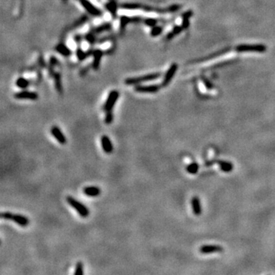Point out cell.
<instances>
[{"label": "cell", "mask_w": 275, "mask_h": 275, "mask_svg": "<svg viewBox=\"0 0 275 275\" xmlns=\"http://www.w3.org/2000/svg\"><path fill=\"white\" fill-rule=\"evenodd\" d=\"M66 201L73 209L79 214L81 218H87L89 215V210L84 204L79 202L77 199L73 198L71 196H67L66 197Z\"/></svg>", "instance_id": "cell-1"}, {"label": "cell", "mask_w": 275, "mask_h": 275, "mask_svg": "<svg viewBox=\"0 0 275 275\" xmlns=\"http://www.w3.org/2000/svg\"><path fill=\"white\" fill-rule=\"evenodd\" d=\"M160 73H148V74L142 75L139 76H134V77H129L125 79V84L126 85H138L139 84L148 81L155 80L161 77Z\"/></svg>", "instance_id": "cell-2"}, {"label": "cell", "mask_w": 275, "mask_h": 275, "mask_svg": "<svg viewBox=\"0 0 275 275\" xmlns=\"http://www.w3.org/2000/svg\"><path fill=\"white\" fill-rule=\"evenodd\" d=\"M266 49V47L263 45H240L236 47L238 52L264 53Z\"/></svg>", "instance_id": "cell-3"}, {"label": "cell", "mask_w": 275, "mask_h": 275, "mask_svg": "<svg viewBox=\"0 0 275 275\" xmlns=\"http://www.w3.org/2000/svg\"><path fill=\"white\" fill-rule=\"evenodd\" d=\"M119 97V93L117 90H112L109 93L108 97L106 99V102H105L102 109L104 112H109L112 110L113 107L115 106V102H117L118 99Z\"/></svg>", "instance_id": "cell-4"}, {"label": "cell", "mask_w": 275, "mask_h": 275, "mask_svg": "<svg viewBox=\"0 0 275 275\" xmlns=\"http://www.w3.org/2000/svg\"><path fill=\"white\" fill-rule=\"evenodd\" d=\"M79 1H80L81 6L84 7V9L93 16L99 17L102 15V11L96 7L92 2H89V0H79Z\"/></svg>", "instance_id": "cell-5"}, {"label": "cell", "mask_w": 275, "mask_h": 275, "mask_svg": "<svg viewBox=\"0 0 275 275\" xmlns=\"http://www.w3.org/2000/svg\"><path fill=\"white\" fill-rule=\"evenodd\" d=\"M16 99H21V100H32L35 101L38 99V94L35 92L28 91V90H22V91L18 92L14 95Z\"/></svg>", "instance_id": "cell-6"}, {"label": "cell", "mask_w": 275, "mask_h": 275, "mask_svg": "<svg viewBox=\"0 0 275 275\" xmlns=\"http://www.w3.org/2000/svg\"><path fill=\"white\" fill-rule=\"evenodd\" d=\"M177 69H178V65H177V63L171 64V67H169V69H168L167 71V72H166L165 75H164V80L162 81L161 86L163 87L167 86L170 84V82H171V80L173 79V76H174L175 73L177 71Z\"/></svg>", "instance_id": "cell-7"}, {"label": "cell", "mask_w": 275, "mask_h": 275, "mask_svg": "<svg viewBox=\"0 0 275 275\" xmlns=\"http://www.w3.org/2000/svg\"><path fill=\"white\" fill-rule=\"evenodd\" d=\"M160 86L156 85H148L141 86L137 85L135 86V91L140 93H155L160 89Z\"/></svg>", "instance_id": "cell-8"}, {"label": "cell", "mask_w": 275, "mask_h": 275, "mask_svg": "<svg viewBox=\"0 0 275 275\" xmlns=\"http://www.w3.org/2000/svg\"><path fill=\"white\" fill-rule=\"evenodd\" d=\"M50 133L52 135L53 137L58 141V143L60 145H65L67 143V138L65 135H63L62 131L60 129V128L57 125H54L50 128Z\"/></svg>", "instance_id": "cell-9"}, {"label": "cell", "mask_w": 275, "mask_h": 275, "mask_svg": "<svg viewBox=\"0 0 275 275\" xmlns=\"http://www.w3.org/2000/svg\"><path fill=\"white\" fill-rule=\"evenodd\" d=\"M101 145L102 148L106 154H111L113 151V145L111 140L107 135H102L101 137Z\"/></svg>", "instance_id": "cell-10"}, {"label": "cell", "mask_w": 275, "mask_h": 275, "mask_svg": "<svg viewBox=\"0 0 275 275\" xmlns=\"http://www.w3.org/2000/svg\"><path fill=\"white\" fill-rule=\"evenodd\" d=\"M84 195L89 197H96L101 194V189L99 186H88L83 189Z\"/></svg>", "instance_id": "cell-11"}, {"label": "cell", "mask_w": 275, "mask_h": 275, "mask_svg": "<svg viewBox=\"0 0 275 275\" xmlns=\"http://www.w3.org/2000/svg\"><path fill=\"white\" fill-rule=\"evenodd\" d=\"M11 221L14 222L16 223L17 225H20L22 227H26L29 225V219L26 216H22V215H19V214H14L12 216Z\"/></svg>", "instance_id": "cell-12"}, {"label": "cell", "mask_w": 275, "mask_h": 275, "mask_svg": "<svg viewBox=\"0 0 275 275\" xmlns=\"http://www.w3.org/2000/svg\"><path fill=\"white\" fill-rule=\"evenodd\" d=\"M93 61L92 63V67L94 71H97L99 70V67L101 63V59H102V56H103V52L101 50H93Z\"/></svg>", "instance_id": "cell-13"}, {"label": "cell", "mask_w": 275, "mask_h": 275, "mask_svg": "<svg viewBox=\"0 0 275 275\" xmlns=\"http://www.w3.org/2000/svg\"><path fill=\"white\" fill-rule=\"evenodd\" d=\"M56 50L63 57H69L71 55V51L67 46L63 44H59L56 47Z\"/></svg>", "instance_id": "cell-14"}, {"label": "cell", "mask_w": 275, "mask_h": 275, "mask_svg": "<svg viewBox=\"0 0 275 275\" xmlns=\"http://www.w3.org/2000/svg\"><path fill=\"white\" fill-rule=\"evenodd\" d=\"M112 28V24L111 23H105V24H102L99 26L96 27L95 29L93 30V32L96 34H100L102 32H106V31H109V29H111Z\"/></svg>", "instance_id": "cell-15"}, {"label": "cell", "mask_w": 275, "mask_h": 275, "mask_svg": "<svg viewBox=\"0 0 275 275\" xmlns=\"http://www.w3.org/2000/svg\"><path fill=\"white\" fill-rule=\"evenodd\" d=\"M15 84L19 88L24 89L29 86V81L24 77H19V78L17 79Z\"/></svg>", "instance_id": "cell-16"}, {"label": "cell", "mask_w": 275, "mask_h": 275, "mask_svg": "<svg viewBox=\"0 0 275 275\" xmlns=\"http://www.w3.org/2000/svg\"><path fill=\"white\" fill-rule=\"evenodd\" d=\"M121 8L124 9H128V10H135V9H138L142 8L141 4L138 3H124L121 6Z\"/></svg>", "instance_id": "cell-17"}, {"label": "cell", "mask_w": 275, "mask_h": 275, "mask_svg": "<svg viewBox=\"0 0 275 275\" xmlns=\"http://www.w3.org/2000/svg\"><path fill=\"white\" fill-rule=\"evenodd\" d=\"M54 79H55V86L56 89L58 90V93L60 94H61L63 92V89H62V84H61V80H60V75L59 73H55L54 75Z\"/></svg>", "instance_id": "cell-18"}, {"label": "cell", "mask_w": 275, "mask_h": 275, "mask_svg": "<svg viewBox=\"0 0 275 275\" xmlns=\"http://www.w3.org/2000/svg\"><path fill=\"white\" fill-rule=\"evenodd\" d=\"M74 275H82L84 274V264L81 261H78L76 263L75 267V271L73 272Z\"/></svg>", "instance_id": "cell-19"}, {"label": "cell", "mask_w": 275, "mask_h": 275, "mask_svg": "<svg viewBox=\"0 0 275 275\" xmlns=\"http://www.w3.org/2000/svg\"><path fill=\"white\" fill-rule=\"evenodd\" d=\"M106 9H107L113 15H116V9H117V6H116V4L114 2H109L108 4H106Z\"/></svg>", "instance_id": "cell-20"}, {"label": "cell", "mask_w": 275, "mask_h": 275, "mask_svg": "<svg viewBox=\"0 0 275 275\" xmlns=\"http://www.w3.org/2000/svg\"><path fill=\"white\" fill-rule=\"evenodd\" d=\"M163 32V28L161 26H154L151 28V35L152 37H157V36L160 35Z\"/></svg>", "instance_id": "cell-21"}, {"label": "cell", "mask_w": 275, "mask_h": 275, "mask_svg": "<svg viewBox=\"0 0 275 275\" xmlns=\"http://www.w3.org/2000/svg\"><path fill=\"white\" fill-rule=\"evenodd\" d=\"M113 113H112V111H109V112H106V116H105L104 119V122L106 125H110L112 124V121H113Z\"/></svg>", "instance_id": "cell-22"}, {"label": "cell", "mask_w": 275, "mask_h": 275, "mask_svg": "<svg viewBox=\"0 0 275 275\" xmlns=\"http://www.w3.org/2000/svg\"><path fill=\"white\" fill-rule=\"evenodd\" d=\"M144 22L148 26L153 28V27L156 26V24H158V20L155 19H152V18H148V19H145Z\"/></svg>", "instance_id": "cell-23"}, {"label": "cell", "mask_w": 275, "mask_h": 275, "mask_svg": "<svg viewBox=\"0 0 275 275\" xmlns=\"http://www.w3.org/2000/svg\"><path fill=\"white\" fill-rule=\"evenodd\" d=\"M88 54L82 50L81 48H78L76 50V57L80 60H84V59L87 58Z\"/></svg>", "instance_id": "cell-24"}, {"label": "cell", "mask_w": 275, "mask_h": 275, "mask_svg": "<svg viewBox=\"0 0 275 275\" xmlns=\"http://www.w3.org/2000/svg\"><path fill=\"white\" fill-rule=\"evenodd\" d=\"M131 19L127 16H122L120 18V28L121 29H124L125 27L126 26V24L130 22Z\"/></svg>", "instance_id": "cell-25"}, {"label": "cell", "mask_w": 275, "mask_h": 275, "mask_svg": "<svg viewBox=\"0 0 275 275\" xmlns=\"http://www.w3.org/2000/svg\"><path fill=\"white\" fill-rule=\"evenodd\" d=\"M12 215H13V213L10 212H2L1 213V218L6 220H11Z\"/></svg>", "instance_id": "cell-26"}, {"label": "cell", "mask_w": 275, "mask_h": 275, "mask_svg": "<svg viewBox=\"0 0 275 275\" xmlns=\"http://www.w3.org/2000/svg\"><path fill=\"white\" fill-rule=\"evenodd\" d=\"M86 39H87V41H89V43H91V44H93V43L95 41V37H94V36H93L92 34H89V35H86Z\"/></svg>", "instance_id": "cell-27"}]
</instances>
